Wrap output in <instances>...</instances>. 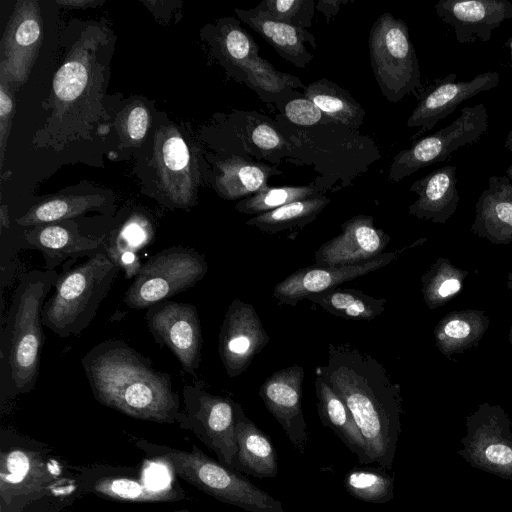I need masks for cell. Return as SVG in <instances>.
I'll use <instances>...</instances> for the list:
<instances>
[{"mask_svg":"<svg viewBox=\"0 0 512 512\" xmlns=\"http://www.w3.org/2000/svg\"><path fill=\"white\" fill-rule=\"evenodd\" d=\"M344 401L365 441L371 463L391 469L400 434L401 397L384 366L348 343L329 344L325 365L315 368Z\"/></svg>","mask_w":512,"mask_h":512,"instance_id":"6da1fadb","label":"cell"},{"mask_svg":"<svg viewBox=\"0 0 512 512\" xmlns=\"http://www.w3.org/2000/svg\"><path fill=\"white\" fill-rule=\"evenodd\" d=\"M91 391L101 404L132 418L174 423L180 400L171 377L122 340L110 339L81 359Z\"/></svg>","mask_w":512,"mask_h":512,"instance_id":"7a4b0ae2","label":"cell"},{"mask_svg":"<svg viewBox=\"0 0 512 512\" xmlns=\"http://www.w3.org/2000/svg\"><path fill=\"white\" fill-rule=\"evenodd\" d=\"M56 270L23 273L13 292L0 336L1 386L9 395L30 392L39 375L43 346L42 309Z\"/></svg>","mask_w":512,"mask_h":512,"instance_id":"3957f363","label":"cell"},{"mask_svg":"<svg viewBox=\"0 0 512 512\" xmlns=\"http://www.w3.org/2000/svg\"><path fill=\"white\" fill-rule=\"evenodd\" d=\"M120 270L106 252L66 266L43 306V326L61 338L82 333L96 316Z\"/></svg>","mask_w":512,"mask_h":512,"instance_id":"277c9868","label":"cell"},{"mask_svg":"<svg viewBox=\"0 0 512 512\" xmlns=\"http://www.w3.org/2000/svg\"><path fill=\"white\" fill-rule=\"evenodd\" d=\"M148 455L167 464L175 475L217 500L248 512H285L282 503L236 471L216 462L195 445L191 452L139 441Z\"/></svg>","mask_w":512,"mask_h":512,"instance_id":"5b68a950","label":"cell"},{"mask_svg":"<svg viewBox=\"0 0 512 512\" xmlns=\"http://www.w3.org/2000/svg\"><path fill=\"white\" fill-rule=\"evenodd\" d=\"M371 68L384 97L397 103L421 86V72L406 23L391 13L373 23L368 39Z\"/></svg>","mask_w":512,"mask_h":512,"instance_id":"8992f818","label":"cell"},{"mask_svg":"<svg viewBox=\"0 0 512 512\" xmlns=\"http://www.w3.org/2000/svg\"><path fill=\"white\" fill-rule=\"evenodd\" d=\"M208 271L204 255L192 248L171 247L145 262L124 295L132 309H148L184 292Z\"/></svg>","mask_w":512,"mask_h":512,"instance_id":"52a82bcc","label":"cell"},{"mask_svg":"<svg viewBox=\"0 0 512 512\" xmlns=\"http://www.w3.org/2000/svg\"><path fill=\"white\" fill-rule=\"evenodd\" d=\"M488 119L482 103L462 108L448 126L397 153L390 165L389 180L399 182L421 168L446 161L460 147L476 143L488 130Z\"/></svg>","mask_w":512,"mask_h":512,"instance_id":"ba28073f","label":"cell"},{"mask_svg":"<svg viewBox=\"0 0 512 512\" xmlns=\"http://www.w3.org/2000/svg\"><path fill=\"white\" fill-rule=\"evenodd\" d=\"M183 398L184 409L178 412L176 422L196 434L215 452L220 463L234 470L238 450L236 403L228 397L211 394L199 384L185 385Z\"/></svg>","mask_w":512,"mask_h":512,"instance_id":"9c48e42d","label":"cell"},{"mask_svg":"<svg viewBox=\"0 0 512 512\" xmlns=\"http://www.w3.org/2000/svg\"><path fill=\"white\" fill-rule=\"evenodd\" d=\"M219 43L222 55L239 72L240 80L263 101H275L294 88L304 87L298 77L276 70L262 58L252 36L237 21L224 23Z\"/></svg>","mask_w":512,"mask_h":512,"instance_id":"30bf717a","label":"cell"},{"mask_svg":"<svg viewBox=\"0 0 512 512\" xmlns=\"http://www.w3.org/2000/svg\"><path fill=\"white\" fill-rule=\"evenodd\" d=\"M457 454L472 467L512 481V433L504 412L486 408L469 417Z\"/></svg>","mask_w":512,"mask_h":512,"instance_id":"8fae6325","label":"cell"},{"mask_svg":"<svg viewBox=\"0 0 512 512\" xmlns=\"http://www.w3.org/2000/svg\"><path fill=\"white\" fill-rule=\"evenodd\" d=\"M145 319L156 343L166 346L183 370L194 374L201 362L202 332L194 305L165 300L146 310Z\"/></svg>","mask_w":512,"mask_h":512,"instance_id":"7c38bea8","label":"cell"},{"mask_svg":"<svg viewBox=\"0 0 512 512\" xmlns=\"http://www.w3.org/2000/svg\"><path fill=\"white\" fill-rule=\"evenodd\" d=\"M268 342L254 306L235 298L225 313L218 338L219 356L228 376L245 372Z\"/></svg>","mask_w":512,"mask_h":512,"instance_id":"4fadbf2b","label":"cell"},{"mask_svg":"<svg viewBox=\"0 0 512 512\" xmlns=\"http://www.w3.org/2000/svg\"><path fill=\"white\" fill-rule=\"evenodd\" d=\"M42 40L37 1H19L1 42V79L23 83L33 67Z\"/></svg>","mask_w":512,"mask_h":512,"instance_id":"5bb4252c","label":"cell"},{"mask_svg":"<svg viewBox=\"0 0 512 512\" xmlns=\"http://www.w3.org/2000/svg\"><path fill=\"white\" fill-rule=\"evenodd\" d=\"M456 78L455 73L448 74L420 97L407 120L409 128L419 129L414 138L434 128L467 99L495 88L500 81L496 71L483 72L467 81H457Z\"/></svg>","mask_w":512,"mask_h":512,"instance_id":"9a60e30c","label":"cell"},{"mask_svg":"<svg viewBox=\"0 0 512 512\" xmlns=\"http://www.w3.org/2000/svg\"><path fill=\"white\" fill-rule=\"evenodd\" d=\"M304 369L292 365L272 373L260 387L259 395L278 421L295 449L304 453L308 433L302 411Z\"/></svg>","mask_w":512,"mask_h":512,"instance_id":"2e32d148","label":"cell"},{"mask_svg":"<svg viewBox=\"0 0 512 512\" xmlns=\"http://www.w3.org/2000/svg\"><path fill=\"white\" fill-rule=\"evenodd\" d=\"M395 258V252H388L357 264L339 266L315 264L300 268L275 286L273 296L279 305L296 306L309 295L325 292L339 284L383 268Z\"/></svg>","mask_w":512,"mask_h":512,"instance_id":"e0dca14e","label":"cell"},{"mask_svg":"<svg viewBox=\"0 0 512 512\" xmlns=\"http://www.w3.org/2000/svg\"><path fill=\"white\" fill-rule=\"evenodd\" d=\"M435 11L438 18L453 29L457 42H487L493 30L512 18V3L508 0H439Z\"/></svg>","mask_w":512,"mask_h":512,"instance_id":"ac0fdd59","label":"cell"},{"mask_svg":"<svg viewBox=\"0 0 512 512\" xmlns=\"http://www.w3.org/2000/svg\"><path fill=\"white\" fill-rule=\"evenodd\" d=\"M342 232L323 243L314 255L319 266L351 265L381 255L390 237L375 227L373 217L357 215L341 225Z\"/></svg>","mask_w":512,"mask_h":512,"instance_id":"d6986e66","label":"cell"},{"mask_svg":"<svg viewBox=\"0 0 512 512\" xmlns=\"http://www.w3.org/2000/svg\"><path fill=\"white\" fill-rule=\"evenodd\" d=\"M154 162L162 191L174 204L185 207L194 199V181L187 145L174 127H161L155 134Z\"/></svg>","mask_w":512,"mask_h":512,"instance_id":"ffe728a7","label":"cell"},{"mask_svg":"<svg viewBox=\"0 0 512 512\" xmlns=\"http://www.w3.org/2000/svg\"><path fill=\"white\" fill-rule=\"evenodd\" d=\"M26 249L41 252L46 270H56L63 262L91 257L105 252L106 242L82 235L76 226L58 222L42 224L27 230L23 236Z\"/></svg>","mask_w":512,"mask_h":512,"instance_id":"44dd1931","label":"cell"},{"mask_svg":"<svg viewBox=\"0 0 512 512\" xmlns=\"http://www.w3.org/2000/svg\"><path fill=\"white\" fill-rule=\"evenodd\" d=\"M238 17L255 32L261 35L285 60L299 68L309 66L313 55L304 43L316 48V39L306 29L280 22L261 14L256 8L235 9Z\"/></svg>","mask_w":512,"mask_h":512,"instance_id":"7402d4cb","label":"cell"},{"mask_svg":"<svg viewBox=\"0 0 512 512\" xmlns=\"http://www.w3.org/2000/svg\"><path fill=\"white\" fill-rule=\"evenodd\" d=\"M457 168L448 165L436 169L415 181L410 192L418 195L409 213L417 218L444 222L457 208Z\"/></svg>","mask_w":512,"mask_h":512,"instance_id":"603a6c76","label":"cell"},{"mask_svg":"<svg viewBox=\"0 0 512 512\" xmlns=\"http://www.w3.org/2000/svg\"><path fill=\"white\" fill-rule=\"evenodd\" d=\"M235 434L237 454L234 470L257 478H272L278 473L277 455L269 437L260 430L236 403Z\"/></svg>","mask_w":512,"mask_h":512,"instance_id":"cb8c5ba5","label":"cell"},{"mask_svg":"<svg viewBox=\"0 0 512 512\" xmlns=\"http://www.w3.org/2000/svg\"><path fill=\"white\" fill-rule=\"evenodd\" d=\"M317 410L321 422L354 453L360 464H371L365 441L344 401L320 376L315 375Z\"/></svg>","mask_w":512,"mask_h":512,"instance_id":"d4e9b609","label":"cell"},{"mask_svg":"<svg viewBox=\"0 0 512 512\" xmlns=\"http://www.w3.org/2000/svg\"><path fill=\"white\" fill-rule=\"evenodd\" d=\"M221 171L217 178L219 194L229 200L246 198L266 187L271 176L283 172L263 163L248 161L234 156L219 165Z\"/></svg>","mask_w":512,"mask_h":512,"instance_id":"484cf974","label":"cell"},{"mask_svg":"<svg viewBox=\"0 0 512 512\" xmlns=\"http://www.w3.org/2000/svg\"><path fill=\"white\" fill-rule=\"evenodd\" d=\"M475 226L512 233V182L507 175H492L476 204Z\"/></svg>","mask_w":512,"mask_h":512,"instance_id":"4316f807","label":"cell"},{"mask_svg":"<svg viewBox=\"0 0 512 512\" xmlns=\"http://www.w3.org/2000/svg\"><path fill=\"white\" fill-rule=\"evenodd\" d=\"M304 96L336 124L359 129L364 122L365 111L361 104L331 80L322 78L310 83L304 88Z\"/></svg>","mask_w":512,"mask_h":512,"instance_id":"83f0119b","label":"cell"},{"mask_svg":"<svg viewBox=\"0 0 512 512\" xmlns=\"http://www.w3.org/2000/svg\"><path fill=\"white\" fill-rule=\"evenodd\" d=\"M46 469L33 452L15 449L1 455L0 488L3 497L25 494L38 489L45 481Z\"/></svg>","mask_w":512,"mask_h":512,"instance_id":"f1b7e54d","label":"cell"},{"mask_svg":"<svg viewBox=\"0 0 512 512\" xmlns=\"http://www.w3.org/2000/svg\"><path fill=\"white\" fill-rule=\"evenodd\" d=\"M306 299L336 317L356 321L375 319L384 311L386 303L384 298L378 299L352 288H333Z\"/></svg>","mask_w":512,"mask_h":512,"instance_id":"f546056e","label":"cell"},{"mask_svg":"<svg viewBox=\"0 0 512 512\" xmlns=\"http://www.w3.org/2000/svg\"><path fill=\"white\" fill-rule=\"evenodd\" d=\"M329 203L328 197L318 194L256 215L248 219L246 225L269 234L297 231L314 221Z\"/></svg>","mask_w":512,"mask_h":512,"instance_id":"4dcf8cb0","label":"cell"},{"mask_svg":"<svg viewBox=\"0 0 512 512\" xmlns=\"http://www.w3.org/2000/svg\"><path fill=\"white\" fill-rule=\"evenodd\" d=\"M103 203L98 195H58L33 205L16 222L22 227L60 222L98 209Z\"/></svg>","mask_w":512,"mask_h":512,"instance_id":"1f68e13d","label":"cell"},{"mask_svg":"<svg viewBox=\"0 0 512 512\" xmlns=\"http://www.w3.org/2000/svg\"><path fill=\"white\" fill-rule=\"evenodd\" d=\"M346 490L356 499L384 504L393 498V478L386 472L371 468H355L344 479Z\"/></svg>","mask_w":512,"mask_h":512,"instance_id":"d6a6232c","label":"cell"},{"mask_svg":"<svg viewBox=\"0 0 512 512\" xmlns=\"http://www.w3.org/2000/svg\"><path fill=\"white\" fill-rule=\"evenodd\" d=\"M93 490L99 495L125 501H171L183 497L175 490L152 488L138 480L123 477L102 478Z\"/></svg>","mask_w":512,"mask_h":512,"instance_id":"836d02e7","label":"cell"},{"mask_svg":"<svg viewBox=\"0 0 512 512\" xmlns=\"http://www.w3.org/2000/svg\"><path fill=\"white\" fill-rule=\"evenodd\" d=\"M321 194L314 186L266 187L262 191L240 200L236 209L240 213L259 215L286 204Z\"/></svg>","mask_w":512,"mask_h":512,"instance_id":"e575fe53","label":"cell"},{"mask_svg":"<svg viewBox=\"0 0 512 512\" xmlns=\"http://www.w3.org/2000/svg\"><path fill=\"white\" fill-rule=\"evenodd\" d=\"M256 9L269 18L305 29L311 26L316 3L313 0H264Z\"/></svg>","mask_w":512,"mask_h":512,"instance_id":"d590c367","label":"cell"},{"mask_svg":"<svg viewBox=\"0 0 512 512\" xmlns=\"http://www.w3.org/2000/svg\"><path fill=\"white\" fill-rule=\"evenodd\" d=\"M153 228L150 221L141 214H134L106 242L105 251L129 250L137 252L150 244Z\"/></svg>","mask_w":512,"mask_h":512,"instance_id":"8d00e7d4","label":"cell"},{"mask_svg":"<svg viewBox=\"0 0 512 512\" xmlns=\"http://www.w3.org/2000/svg\"><path fill=\"white\" fill-rule=\"evenodd\" d=\"M88 80V70L80 58L67 60L54 77L53 89L57 100L66 104L82 94Z\"/></svg>","mask_w":512,"mask_h":512,"instance_id":"74e56055","label":"cell"},{"mask_svg":"<svg viewBox=\"0 0 512 512\" xmlns=\"http://www.w3.org/2000/svg\"><path fill=\"white\" fill-rule=\"evenodd\" d=\"M284 114L291 123L303 127L335 123L306 97L289 100Z\"/></svg>","mask_w":512,"mask_h":512,"instance_id":"f35d334b","label":"cell"},{"mask_svg":"<svg viewBox=\"0 0 512 512\" xmlns=\"http://www.w3.org/2000/svg\"><path fill=\"white\" fill-rule=\"evenodd\" d=\"M251 143L265 153L287 152L284 137L267 121H257L248 130Z\"/></svg>","mask_w":512,"mask_h":512,"instance_id":"ab89813d","label":"cell"},{"mask_svg":"<svg viewBox=\"0 0 512 512\" xmlns=\"http://www.w3.org/2000/svg\"><path fill=\"white\" fill-rule=\"evenodd\" d=\"M149 125V115L142 105H135L129 109L124 118V128L129 139L134 142L144 138Z\"/></svg>","mask_w":512,"mask_h":512,"instance_id":"60d3db41","label":"cell"},{"mask_svg":"<svg viewBox=\"0 0 512 512\" xmlns=\"http://www.w3.org/2000/svg\"><path fill=\"white\" fill-rule=\"evenodd\" d=\"M2 80V79H1ZM13 114V100L4 80L0 85V146H1V160L6 145V138L10 129V122Z\"/></svg>","mask_w":512,"mask_h":512,"instance_id":"b9f144b4","label":"cell"},{"mask_svg":"<svg viewBox=\"0 0 512 512\" xmlns=\"http://www.w3.org/2000/svg\"><path fill=\"white\" fill-rule=\"evenodd\" d=\"M107 256L114 262L121 270L124 271L127 279L138 274L142 267L140 259L136 252L129 250H109L105 251Z\"/></svg>","mask_w":512,"mask_h":512,"instance_id":"7bdbcfd3","label":"cell"},{"mask_svg":"<svg viewBox=\"0 0 512 512\" xmlns=\"http://www.w3.org/2000/svg\"><path fill=\"white\" fill-rule=\"evenodd\" d=\"M347 2L348 0H320L316 3V10L323 13L329 22L338 13L340 6Z\"/></svg>","mask_w":512,"mask_h":512,"instance_id":"ee69618b","label":"cell"},{"mask_svg":"<svg viewBox=\"0 0 512 512\" xmlns=\"http://www.w3.org/2000/svg\"><path fill=\"white\" fill-rule=\"evenodd\" d=\"M445 333L451 338H465L470 333V326L461 320H452L445 326Z\"/></svg>","mask_w":512,"mask_h":512,"instance_id":"f6af8a7d","label":"cell"},{"mask_svg":"<svg viewBox=\"0 0 512 512\" xmlns=\"http://www.w3.org/2000/svg\"><path fill=\"white\" fill-rule=\"evenodd\" d=\"M460 288V282L455 278H450L441 283V285L438 288V294L440 297L445 298L457 293L460 290Z\"/></svg>","mask_w":512,"mask_h":512,"instance_id":"bcb514c9","label":"cell"},{"mask_svg":"<svg viewBox=\"0 0 512 512\" xmlns=\"http://www.w3.org/2000/svg\"><path fill=\"white\" fill-rule=\"evenodd\" d=\"M56 2L60 5L73 8L93 6L100 3L92 0H57Z\"/></svg>","mask_w":512,"mask_h":512,"instance_id":"7dc6e473","label":"cell"},{"mask_svg":"<svg viewBox=\"0 0 512 512\" xmlns=\"http://www.w3.org/2000/svg\"><path fill=\"white\" fill-rule=\"evenodd\" d=\"M504 147H505L508 151L512 152V128H511V130L509 131V133H508V135H507V137H506V139H505Z\"/></svg>","mask_w":512,"mask_h":512,"instance_id":"c3c4849f","label":"cell"},{"mask_svg":"<svg viewBox=\"0 0 512 512\" xmlns=\"http://www.w3.org/2000/svg\"><path fill=\"white\" fill-rule=\"evenodd\" d=\"M506 175L512 180V164L507 168Z\"/></svg>","mask_w":512,"mask_h":512,"instance_id":"681fc988","label":"cell"},{"mask_svg":"<svg viewBox=\"0 0 512 512\" xmlns=\"http://www.w3.org/2000/svg\"><path fill=\"white\" fill-rule=\"evenodd\" d=\"M176 512H189V511H187V510H183V511H176Z\"/></svg>","mask_w":512,"mask_h":512,"instance_id":"f907efd6","label":"cell"}]
</instances>
